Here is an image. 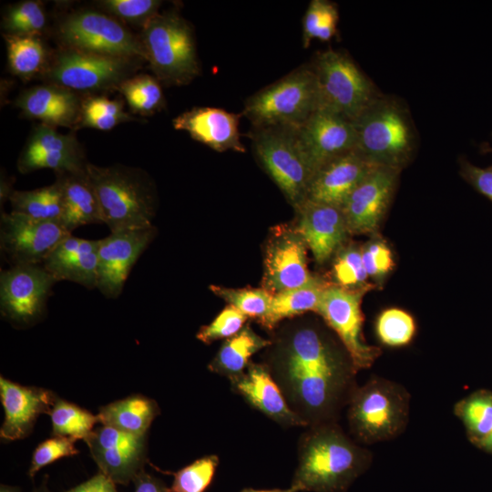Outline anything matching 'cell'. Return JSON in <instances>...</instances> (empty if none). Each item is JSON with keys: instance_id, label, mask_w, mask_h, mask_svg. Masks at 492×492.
<instances>
[{"instance_id": "obj_33", "label": "cell", "mask_w": 492, "mask_h": 492, "mask_svg": "<svg viewBox=\"0 0 492 492\" xmlns=\"http://www.w3.org/2000/svg\"><path fill=\"white\" fill-rule=\"evenodd\" d=\"M52 435L86 440L99 423L98 416L78 405L56 398L50 412Z\"/></svg>"}, {"instance_id": "obj_7", "label": "cell", "mask_w": 492, "mask_h": 492, "mask_svg": "<svg viewBox=\"0 0 492 492\" xmlns=\"http://www.w3.org/2000/svg\"><path fill=\"white\" fill-rule=\"evenodd\" d=\"M261 166L287 200L298 207L307 196L313 177L295 128H252L249 133Z\"/></svg>"}, {"instance_id": "obj_41", "label": "cell", "mask_w": 492, "mask_h": 492, "mask_svg": "<svg viewBox=\"0 0 492 492\" xmlns=\"http://www.w3.org/2000/svg\"><path fill=\"white\" fill-rule=\"evenodd\" d=\"M46 26L40 2L23 1L11 6L4 16L3 27L8 35L34 36Z\"/></svg>"}, {"instance_id": "obj_20", "label": "cell", "mask_w": 492, "mask_h": 492, "mask_svg": "<svg viewBox=\"0 0 492 492\" xmlns=\"http://www.w3.org/2000/svg\"><path fill=\"white\" fill-rule=\"evenodd\" d=\"M87 163L76 138L41 124L30 136L17 161L21 173L50 169L56 173L79 172Z\"/></svg>"}, {"instance_id": "obj_51", "label": "cell", "mask_w": 492, "mask_h": 492, "mask_svg": "<svg viewBox=\"0 0 492 492\" xmlns=\"http://www.w3.org/2000/svg\"><path fill=\"white\" fill-rule=\"evenodd\" d=\"M0 492H22V491H21V489L19 487L2 484L0 486ZM30 492H50L48 487H47L46 477L43 480L42 484L39 487H35Z\"/></svg>"}, {"instance_id": "obj_43", "label": "cell", "mask_w": 492, "mask_h": 492, "mask_svg": "<svg viewBox=\"0 0 492 492\" xmlns=\"http://www.w3.org/2000/svg\"><path fill=\"white\" fill-rule=\"evenodd\" d=\"M335 284L344 288H361L368 285L361 248L350 246L342 250L333 266Z\"/></svg>"}, {"instance_id": "obj_13", "label": "cell", "mask_w": 492, "mask_h": 492, "mask_svg": "<svg viewBox=\"0 0 492 492\" xmlns=\"http://www.w3.org/2000/svg\"><path fill=\"white\" fill-rule=\"evenodd\" d=\"M72 233L59 221L2 212L0 248L11 266L42 264L55 247Z\"/></svg>"}, {"instance_id": "obj_26", "label": "cell", "mask_w": 492, "mask_h": 492, "mask_svg": "<svg viewBox=\"0 0 492 492\" xmlns=\"http://www.w3.org/2000/svg\"><path fill=\"white\" fill-rule=\"evenodd\" d=\"M99 240L68 235L61 241L42 265L56 279L97 289Z\"/></svg>"}, {"instance_id": "obj_2", "label": "cell", "mask_w": 492, "mask_h": 492, "mask_svg": "<svg viewBox=\"0 0 492 492\" xmlns=\"http://www.w3.org/2000/svg\"><path fill=\"white\" fill-rule=\"evenodd\" d=\"M292 487L298 491L341 492L363 471L367 456L341 429L312 425L299 444Z\"/></svg>"}, {"instance_id": "obj_25", "label": "cell", "mask_w": 492, "mask_h": 492, "mask_svg": "<svg viewBox=\"0 0 492 492\" xmlns=\"http://www.w3.org/2000/svg\"><path fill=\"white\" fill-rule=\"evenodd\" d=\"M241 116L222 108L197 107L176 117L172 125L215 151L245 152L239 131Z\"/></svg>"}, {"instance_id": "obj_29", "label": "cell", "mask_w": 492, "mask_h": 492, "mask_svg": "<svg viewBox=\"0 0 492 492\" xmlns=\"http://www.w3.org/2000/svg\"><path fill=\"white\" fill-rule=\"evenodd\" d=\"M159 414L156 401L134 395L101 407L97 416L101 425L135 436H147L148 429Z\"/></svg>"}, {"instance_id": "obj_47", "label": "cell", "mask_w": 492, "mask_h": 492, "mask_svg": "<svg viewBox=\"0 0 492 492\" xmlns=\"http://www.w3.org/2000/svg\"><path fill=\"white\" fill-rule=\"evenodd\" d=\"M361 251L368 277L380 279L393 270V252L384 241H370L361 248Z\"/></svg>"}, {"instance_id": "obj_11", "label": "cell", "mask_w": 492, "mask_h": 492, "mask_svg": "<svg viewBox=\"0 0 492 492\" xmlns=\"http://www.w3.org/2000/svg\"><path fill=\"white\" fill-rule=\"evenodd\" d=\"M61 40L70 48L108 56L147 60L143 43L118 21L105 14L75 12L60 23Z\"/></svg>"}, {"instance_id": "obj_1", "label": "cell", "mask_w": 492, "mask_h": 492, "mask_svg": "<svg viewBox=\"0 0 492 492\" xmlns=\"http://www.w3.org/2000/svg\"><path fill=\"white\" fill-rule=\"evenodd\" d=\"M266 364L291 409L307 425L327 423L354 390L356 371L349 356L312 325L290 329Z\"/></svg>"}, {"instance_id": "obj_44", "label": "cell", "mask_w": 492, "mask_h": 492, "mask_svg": "<svg viewBox=\"0 0 492 492\" xmlns=\"http://www.w3.org/2000/svg\"><path fill=\"white\" fill-rule=\"evenodd\" d=\"M247 319L248 317L238 309L228 305L211 323L201 326L196 337L206 344L220 339H229L242 330Z\"/></svg>"}, {"instance_id": "obj_45", "label": "cell", "mask_w": 492, "mask_h": 492, "mask_svg": "<svg viewBox=\"0 0 492 492\" xmlns=\"http://www.w3.org/2000/svg\"><path fill=\"white\" fill-rule=\"evenodd\" d=\"M159 0H103L98 5L112 15L126 22L144 26L158 15Z\"/></svg>"}, {"instance_id": "obj_37", "label": "cell", "mask_w": 492, "mask_h": 492, "mask_svg": "<svg viewBox=\"0 0 492 492\" xmlns=\"http://www.w3.org/2000/svg\"><path fill=\"white\" fill-rule=\"evenodd\" d=\"M414 317L400 308H388L378 315L375 332L379 341L390 347H401L408 344L415 334Z\"/></svg>"}, {"instance_id": "obj_36", "label": "cell", "mask_w": 492, "mask_h": 492, "mask_svg": "<svg viewBox=\"0 0 492 492\" xmlns=\"http://www.w3.org/2000/svg\"><path fill=\"white\" fill-rule=\"evenodd\" d=\"M125 97L131 109L150 114L163 105V94L157 78L149 75L128 77L117 87Z\"/></svg>"}, {"instance_id": "obj_10", "label": "cell", "mask_w": 492, "mask_h": 492, "mask_svg": "<svg viewBox=\"0 0 492 492\" xmlns=\"http://www.w3.org/2000/svg\"><path fill=\"white\" fill-rule=\"evenodd\" d=\"M374 288H344L330 282L324 289L317 310L326 324L337 334L355 371L369 368L379 356V349L367 344L363 337L364 316L361 303Z\"/></svg>"}, {"instance_id": "obj_24", "label": "cell", "mask_w": 492, "mask_h": 492, "mask_svg": "<svg viewBox=\"0 0 492 492\" xmlns=\"http://www.w3.org/2000/svg\"><path fill=\"white\" fill-rule=\"evenodd\" d=\"M377 167L355 150L337 157L316 171L305 200L342 208L352 191Z\"/></svg>"}, {"instance_id": "obj_38", "label": "cell", "mask_w": 492, "mask_h": 492, "mask_svg": "<svg viewBox=\"0 0 492 492\" xmlns=\"http://www.w3.org/2000/svg\"><path fill=\"white\" fill-rule=\"evenodd\" d=\"M133 119L118 100L105 97H91L81 104V126L99 130H109L117 125Z\"/></svg>"}, {"instance_id": "obj_9", "label": "cell", "mask_w": 492, "mask_h": 492, "mask_svg": "<svg viewBox=\"0 0 492 492\" xmlns=\"http://www.w3.org/2000/svg\"><path fill=\"white\" fill-rule=\"evenodd\" d=\"M407 410V398L399 386L374 379L354 390L349 399V425L364 443L387 440L404 428Z\"/></svg>"}, {"instance_id": "obj_39", "label": "cell", "mask_w": 492, "mask_h": 492, "mask_svg": "<svg viewBox=\"0 0 492 492\" xmlns=\"http://www.w3.org/2000/svg\"><path fill=\"white\" fill-rule=\"evenodd\" d=\"M211 292L222 298L244 315L261 320L268 313L272 294L261 288L234 289L218 285L210 286Z\"/></svg>"}, {"instance_id": "obj_42", "label": "cell", "mask_w": 492, "mask_h": 492, "mask_svg": "<svg viewBox=\"0 0 492 492\" xmlns=\"http://www.w3.org/2000/svg\"><path fill=\"white\" fill-rule=\"evenodd\" d=\"M456 409L468 431L478 439L491 431V395L487 394L472 395L459 404Z\"/></svg>"}, {"instance_id": "obj_8", "label": "cell", "mask_w": 492, "mask_h": 492, "mask_svg": "<svg viewBox=\"0 0 492 492\" xmlns=\"http://www.w3.org/2000/svg\"><path fill=\"white\" fill-rule=\"evenodd\" d=\"M311 66L317 82L319 108L353 121L382 95L354 61L342 51L330 48L319 52Z\"/></svg>"}, {"instance_id": "obj_22", "label": "cell", "mask_w": 492, "mask_h": 492, "mask_svg": "<svg viewBox=\"0 0 492 492\" xmlns=\"http://www.w3.org/2000/svg\"><path fill=\"white\" fill-rule=\"evenodd\" d=\"M295 210L298 213L296 229L316 262L324 263L340 251L349 234L342 209L304 200Z\"/></svg>"}, {"instance_id": "obj_35", "label": "cell", "mask_w": 492, "mask_h": 492, "mask_svg": "<svg viewBox=\"0 0 492 492\" xmlns=\"http://www.w3.org/2000/svg\"><path fill=\"white\" fill-rule=\"evenodd\" d=\"M339 21L335 3L328 0L310 2L302 19V44L308 47L312 40L329 41L337 33Z\"/></svg>"}, {"instance_id": "obj_6", "label": "cell", "mask_w": 492, "mask_h": 492, "mask_svg": "<svg viewBox=\"0 0 492 492\" xmlns=\"http://www.w3.org/2000/svg\"><path fill=\"white\" fill-rule=\"evenodd\" d=\"M142 43L152 71L166 85H187L200 74L191 27L177 12L154 16L144 26Z\"/></svg>"}, {"instance_id": "obj_5", "label": "cell", "mask_w": 492, "mask_h": 492, "mask_svg": "<svg viewBox=\"0 0 492 492\" xmlns=\"http://www.w3.org/2000/svg\"><path fill=\"white\" fill-rule=\"evenodd\" d=\"M318 108L317 82L310 63L253 94L241 116L252 128H298Z\"/></svg>"}, {"instance_id": "obj_53", "label": "cell", "mask_w": 492, "mask_h": 492, "mask_svg": "<svg viewBox=\"0 0 492 492\" xmlns=\"http://www.w3.org/2000/svg\"><path fill=\"white\" fill-rule=\"evenodd\" d=\"M478 444L485 449L492 451V429L487 435L478 439Z\"/></svg>"}, {"instance_id": "obj_40", "label": "cell", "mask_w": 492, "mask_h": 492, "mask_svg": "<svg viewBox=\"0 0 492 492\" xmlns=\"http://www.w3.org/2000/svg\"><path fill=\"white\" fill-rule=\"evenodd\" d=\"M219 465V457L210 455L200 457L173 475V492H204L210 485Z\"/></svg>"}, {"instance_id": "obj_3", "label": "cell", "mask_w": 492, "mask_h": 492, "mask_svg": "<svg viewBox=\"0 0 492 492\" xmlns=\"http://www.w3.org/2000/svg\"><path fill=\"white\" fill-rule=\"evenodd\" d=\"M353 123L354 150L369 162L401 171L414 157L417 133L400 98L382 94Z\"/></svg>"}, {"instance_id": "obj_32", "label": "cell", "mask_w": 492, "mask_h": 492, "mask_svg": "<svg viewBox=\"0 0 492 492\" xmlns=\"http://www.w3.org/2000/svg\"><path fill=\"white\" fill-rule=\"evenodd\" d=\"M13 212L33 219L61 222L63 201L60 182L33 190H13L9 196Z\"/></svg>"}, {"instance_id": "obj_21", "label": "cell", "mask_w": 492, "mask_h": 492, "mask_svg": "<svg viewBox=\"0 0 492 492\" xmlns=\"http://www.w3.org/2000/svg\"><path fill=\"white\" fill-rule=\"evenodd\" d=\"M0 398L5 411L0 436L18 440L31 434L41 414H50L57 396L48 389L21 385L1 376Z\"/></svg>"}, {"instance_id": "obj_27", "label": "cell", "mask_w": 492, "mask_h": 492, "mask_svg": "<svg viewBox=\"0 0 492 492\" xmlns=\"http://www.w3.org/2000/svg\"><path fill=\"white\" fill-rule=\"evenodd\" d=\"M81 104L71 89L59 85L29 88L16 101V106L26 116L51 127H72L79 122Z\"/></svg>"}, {"instance_id": "obj_17", "label": "cell", "mask_w": 492, "mask_h": 492, "mask_svg": "<svg viewBox=\"0 0 492 492\" xmlns=\"http://www.w3.org/2000/svg\"><path fill=\"white\" fill-rule=\"evenodd\" d=\"M99 472L128 485L144 470L147 436H135L101 425L85 440Z\"/></svg>"}, {"instance_id": "obj_15", "label": "cell", "mask_w": 492, "mask_h": 492, "mask_svg": "<svg viewBox=\"0 0 492 492\" xmlns=\"http://www.w3.org/2000/svg\"><path fill=\"white\" fill-rule=\"evenodd\" d=\"M130 60L68 47L56 56L48 77L71 90L118 87L128 78Z\"/></svg>"}, {"instance_id": "obj_14", "label": "cell", "mask_w": 492, "mask_h": 492, "mask_svg": "<svg viewBox=\"0 0 492 492\" xmlns=\"http://www.w3.org/2000/svg\"><path fill=\"white\" fill-rule=\"evenodd\" d=\"M307 249L296 227H275L265 246L262 288L273 295L319 280L308 269Z\"/></svg>"}, {"instance_id": "obj_48", "label": "cell", "mask_w": 492, "mask_h": 492, "mask_svg": "<svg viewBox=\"0 0 492 492\" xmlns=\"http://www.w3.org/2000/svg\"><path fill=\"white\" fill-rule=\"evenodd\" d=\"M460 167L462 177L492 201V166L479 168L463 159Z\"/></svg>"}, {"instance_id": "obj_49", "label": "cell", "mask_w": 492, "mask_h": 492, "mask_svg": "<svg viewBox=\"0 0 492 492\" xmlns=\"http://www.w3.org/2000/svg\"><path fill=\"white\" fill-rule=\"evenodd\" d=\"M67 492H118L116 483L99 472Z\"/></svg>"}, {"instance_id": "obj_12", "label": "cell", "mask_w": 492, "mask_h": 492, "mask_svg": "<svg viewBox=\"0 0 492 492\" xmlns=\"http://www.w3.org/2000/svg\"><path fill=\"white\" fill-rule=\"evenodd\" d=\"M56 279L42 264L15 265L0 274L2 315L17 326H30L46 313Z\"/></svg>"}, {"instance_id": "obj_52", "label": "cell", "mask_w": 492, "mask_h": 492, "mask_svg": "<svg viewBox=\"0 0 492 492\" xmlns=\"http://www.w3.org/2000/svg\"><path fill=\"white\" fill-rule=\"evenodd\" d=\"M240 492H299L298 489L294 487H290L286 489L275 488V489H254V488H243Z\"/></svg>"}, {"instance_id": "obj_28", "label": "cell", "mask_w": 492, "mask_h": 492, "mask_svg": "<svg viewBox=\"0 0 492 492\" xmlns=\"http://www.w3.org/2000/svg\"><path fill=\"white\" fill-rule=\"evenodd\" d=\"M56 174L62 189L63 227L71 233L83 225L103 223L99 204L86 169L79 172Z\"/></svg>"}, {"instance_id": "obj_31", "label": "cell", "mask_w": 492, "mask_h": 492, "mask_svg": "<svg viewBox=\"0 0 492 492\" xmlns=\"http://www.w3.org/2000/svg\"><path fill=\"white\" fill-rule=\"evenodd\" d=\"M329 283L320 278L310 284L273 294L268 313L258 322L272 330L284 319L310 311L316 313Z\"/></svg>"}, {"instance_id": "obj_30", "label": "cell", "mask_w": 492, "mask_h": 492, "mask_svg": "<svg viewBox=\"0 0 492 492\" xmlns=\"http://www.w3.org/2000/svg\"><path fill=\"white\" fill-rule=\"evenodd\" d=\"M271 344L270 340L257 334L250 326H244L237 334L226 339L208 368L230 380L244 372L254 354Z\"/></svg>"}, {"instance_id": "obj_19", "label": "cell", "mask_w": 492, "mask_h": 492, "mask_svg": "<svg viewBox=\"0 0 492 492\" xmlns=\"http://www.w3.org/2000/svg\"><path fill=\"white\" fill-rule=\"evenodd\" d=\"M295 128L313 176L329 161L354 150L353 121L332 111L319 108Z\"/></svg>"}, {"instance_id": "obj_23", "label": "cell", "mask_w": 492, "mask_h": 492, "mask_svg": "<svg viewBox=\"0 0 492 492\" xmlns=\"http://www.w3.org/2000/svg\"><path fill=\"white\" fill-rule=\"evenodd\" d=\"M230 382L250 405L281 425H307L289 406L267 364L250 362L246 371Z\"/></svg>"}, {"instance_id": "obj_4", "label": "cell", "mask_w": 492, "mask_h": 492, "mask_svg": "<svg viewBox=\"0 0 492 492\" xmlns=\"http://www.w3.org/2000/svg\"><path fill=\"white\" fill-rule=\"evenodd\" d=\"M86 172L97 196L103 223L111 232L152 226L156 196L148 174L120 164L87 163Z\"/></svg>"}, {"instance_id": "obj_16", "label": "cell", "mask_w": 492, "mask_h": 492, "mask_svg": "<svg viewBox=\"0 0 492 492\" xmlns=\"http://www.w3.org/2000/svg\"><path fill=\"white\" fill-rule=\"evenodd\" d=\"M157 234L147 228L110 232L99 240L97 289L106 297L118 298L134 264Z\"/></svg>"}, {"instance_id": "obj_46", "label": "cell", "mask_w": 492, "mask_h": 492, "mask_svg": "<svg viewBox=\"0 0 492 492\" xmlns=\"http://www.w3.org/2000/svg\"><path fill=\"white\" fill-rule=\"evenodd\" d=\"M76 440L72 437L53 436L40 443L33 453L28 476L33 478L44 466L62 457L78 454L75 446Z\"/></svg>"}, {"instance_id": "obj_50", "label": "cell", "mask_w": 492, "mask_h": 492, "mask_svg": "<svg viewBox=\"0 0 492 492\" xmlns=\"http://www.w3.org/2000/svg\"><path fill=\"white\" fill-rule=\"evenodd\" d=\"M134 492H173L159 478L142 470L133 480Z\"/></svg>"}, {"instance_id": "obj_18", "label": "cell", "mask_w": 492, "mask_h": 492, "mask_svg": "<svg viewBox=\"0 0 492 492\" xmlns=\"http://www.w3.org/2000/svg\"><path fill=\"white\" fill-rule=\"evenodd\" d=\"M400 170L378 166L348 196L342 206L349 234H374L393 198Z\"/></svg>"}, {"instance_id": "obj_34", "label": "cell", "mask_w": 492, "mask_h": 492, "mask_svg": "<svg viewBox=\"0 0 492 492\" xmlns=\"http://www.w3.org/2000/svg\"><path fill=\"white\" fill-rule=\"evenodd\" d=\"M8 64L11 71L21 77L38 72L46 61L42 40L34 36L5 35Z\"/></svg>"}]
</instances>
